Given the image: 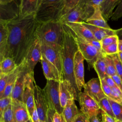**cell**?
Wrapping results in <instances>:
<instances>
[{"label": "cell", "mask_w": 122, "mask_h": 122, "mask_svg": "<svg viewBox=\"0 0 122 122\" xmlns=\"http://www.w3.org/2000/svg\"><path fill=\"white\" fill-rule=\"evenodd\" d=\"M118 42L114 43L102 48V52L107 55L117 54L118 52Z\"/></svg>", "instance_id": "cell-35"}, {"label": "cell", "mask_w": 122, "mask_h": 122, "mask_svg": "<svg viewBox=\"0 0 122 122\" xmlns=\"http://www.w3.org/2000/svg\"><path fill=\"white\" fill-rule=\"evenodd\" d=\"M59 96L61 107L63 109L69 101L77 100L70 84L65 81H60Z\"/></svg>", "instance_id": "cell-19"}, {"label": "cell", "mask_w": 122, "mask_h": 122, "mask_svg": "<svg viewBox=\"0 0 122 122\" xmlns=\"http://www.w3.org/2000/svg\"><path fill=\"white\" fill-rule=\"evenodd\" d=\"M73 122H90L89 119L81 112L77 116Z\"/></svg>", "instance_id": "cell-44"}, {"label": "cell", "mask_w": 122, "mask_h": 122, "mask_svg": "<svg viewBox=\"0 0 122 122\" xmlns=\"http://www.w3.org/2000/svg\"><path fill=\"white\" fill-rule=\"evenodd\" d=\"M102 54L106 65L107 75L112 77L114 75L116 74V67L114 62L111 56L107 55L103 53H102Z\"/></svg>", "instance_id": "cell-30"}, {"label": "cell", "mask_w": 122, "mask_h": 122, "mask_svg": "<svg viewBox=\"0 0 122 122\" xmlns=\"http://www.w3.org/2000/svg\"><path fill=\"white\" fill-rule=\"evenodd\" d=\"M110 56L112 57L116 67V74L119 76L122 81V63L120 61L117 54Z\"/></svg>", "instance_id": "cell-39"}, {"label": "cell", "mask_w": 122, "mask_h": 122, "mask_svg": "<svg viewBox=\"0 0 122 122\" xmlns=\"http://www.w3.org/2000/svg\"><path fill=\"white\" fill-rule=\"evenodd\" d=\"M30 118L32 120V122H37V121L40 120L39 115H38V112H37V110H36V108L35 107L33 112L32 113V115Z\"/></svg>", "instance_id": "cell-50"}, {"label": "cell", "mask_w": 122, "mask_h": 122, "mask_svg": "<svg viewBox=\"0 0 122 122\" xmlns=\"http://www.w3.org/2000/svg\"><path fill=\"white\" fill-rule=\"evenodd\" d=\"M85 22L95 26L106 29H111V27L103 17L98 7H96L94 9V11L92 15L88 18Z\"/></svg>", "instance_id": "cell-25"}, {"label": "cell", "mask_w": 122, "mask_h": 122, "mask_svg": "<svg viewBox=\"0 0 122 122\" xmlns=\"http://www.w3.org/2000/svg\"><path fill=\"white\" fill-rule=\"evenodd\" d=\"M13 114L17 122H26L30 116L23 102L19 101H12Z\"/></svg>", "instance_id": "cell-20"}, {"label": "cell", "mask_w": 122, "mask_h": 122, "mask_svg": "<svg viewBox=\"0 0 122 122\" xmlns=\"http://www.w3.org/2000/svg\"><path fill=\"white\" fill-rule=\"evenodd\" d=\"M80 112L75 103L74 100H70L63 108L62 114L66 122H73Z\"/></svg>", "instance_id": "cell-24"}, {"label": "cell", "mask_w": 122, "mask_h": 122, "mask_svg": "<svg viewBox=\"0 0 122 122\" xmlns=\"http://www.w3.org/2000/svg\"><path fill=\"white\" fill-rule=\"evenodd\" d=\"M59 85V81L47 80L46 85L43 89L47 99L49 109H51L59 113H62L63 109L60 104Z\"/></svg>", "instance_id": "cell-6"}, {"label": "cell", "mask_w": 122, "mask_h": 122, "mask_svg": "<svg viewBox=\"0 0 122 122\" xmlns=\"http://www.w3.org/2000/svg\"><path fill=\"white\" fill-rule=\"evenodd\" d=\"M7 23H0V53L3 57L8 37Z\"/></svg>", "instance_id": "cell-29"}, {"label": "cell", "mask_w": 122, "mask_h": 122, "mask_svg": "<svg viewBox=\"0 0 122 122\" xmlns=\"http://www.w3.org/2000/svg\"><path fill=\"white\" fill-rule=\"evenodd\" d=\"M79 1L80 0H65L61 17L74 8L78 5Z\"/></svg>", "instance_id": "cell-34"}, {"label": "cell", "mask_w": 122, "mask_h": 122, "mask_svg": "<svg viewBox=\"0 0 122 122\" xmlns=\"http://www.w3.org/2000/svg\"><path fill=\"white\" fill-rule=\"evenodd\" d=\"M9 75L2 74L0 77V99L2 97L5 91Z\"/></svg>", "instance_id": "cell-41"}, {"label": "cell", "mask_w": 122, "mask_h": 122, "mask_svg": "<svg viewBox=\"0 0 122 122\" xmlns=\"http://www.w3.org/2000/svg\"></svg>", "instance_id": "cell-59"}, {"label": "cell", "mask_w": 122, "mask_h": 122, "mask_svg": "<svg viewBox=\"0 0 122 122\" xmlns=\"http://www.w3.org/2000/svg\"><path fill=\"white\" fill-rule=\"evenodd\" d=\"M116 35L118 37L119 40L122 41V28L116 30Z\"/></svg>", "instance_id": "cell-51"}, {"label": "cell", "mask_w": 122, "mask_h": 122, "mask_svg": "<svg viewBox=\"0 0 122 122\" xmlns=\"http://www.w3.org/2000/svg\"><path fill=\"white\" fill-rule=\"evenodd\" d=\"M93 67L96 71L100 80L101 81L104 79L105 77L106 76L107 73L106 65L102 53L98 57Z\"/></svg>", "instance_id": "cell-28"}, {"label": "cell", "mask_w": 122, "mask_h": 122, "mask_svg": "<svg viewBox=\"0 0 122 122\" xmlns=\"http://www.w3.org/2000/svg\"><path fill=\"white\" fill-rule=\"evenodd\" d=\"M101 83L102 90L108 98H110L111 94V88H110L109 85L106 83L104 79L101 80Z\"/></svg>", "instance_id": "cell-42"}, {"label": "cell", "mask_w": 122, "mask_h": 122, "mask_svg": "<svg viewBox=\"0 0 122 122\" xmlns=\"http://www.w3.org/2000/svg\"><path fill=\"white\" fill-rule=\"evenodd\" d=\"M116 122H122V121H121L120 120H116Z\"/></svg>", "instance_id": "cell-57"}, {"label": "cell", "mask_w": 122, "mask_h": 122, "mask_svg": "<svg viewBox=\"0 0 122 122\" xmlns=\"http://www.w3.org/2000/svg\"><path fill=\"white\" fill-rule=\"evenodd\" d=\"M78 101L81 108V112L88 119L97 114L101 110L98 103L84 92H79Z\"/></svg>", "instance_id": "cell-10"}, {"label": "cell", "mask_w": 122, "mask_h": 122, "mask_svg": "<svg viewBox=\"0 0 122 122\" xmlns=\"http://www.w3.org/2000/svg\"><path fill=\"white\" fill-rule=\"evenodd\" d=\"M26 122H32V120H31V118L30 117V119H29V120H28Z\"/></svg>", "instance_id": "cell-56"}, {"label": "cell", "mask_w": 122, "mask_h": 122, "mask_svg": "<svg viewBox=\"0 0 122 122\" xmlns=\"http://www.w3.org/2000/svg\"><path fill=\"white\" fill-rule=\"evenodd\" d=\"M122 17V0H121L111 18L112 20H117Z\"/></svg>", "instance_id": "cell-40"}, {"label": "cell", "mask_w": 122, "mask_h": 122, "mask_svg": "<svg viewBox=\"0 0 122 122\" xmlns=\"http://www.w3.org/2000/svg\"><path fill=\"white\" fill-rule=\"evenodd\" d=\"M118 51H122V41L119 40L118 41Z\"/></svg>", "instance_id": "cell-52"}, {"label": "cell", "mask_w": 122, "mask_h": 122, "mask_svg": "<svg viewBox=\"0 0 122 122\" xmlns=\"http://www.w3.org/2000/svg\"><path fill=\"white\" fill-rule=\"evenodd\" d=\"M20 66V70L11 95L12 101H19L22 102L25 75L28 71L24 60Z\"/></svg>", "instance_id": "cell-14"}, {"label": "cell", "mask_w": 122, "mask_h": 122, "mask_svg": "<svg viewBox=\"0 0 122 122\" xmlns=\"http://www.w3.org/2000/svg\"><path fill=\"white\" fill-rule=\"evenodd\" d=\"M119 40L118 37L117 35H113L106 37L101 41L102 48L112 44L118 42Z\"/></svg>", "instance_id": "cell-38"}, {"label": "cell", "mask_w": 122, "mask_h": 122, "mask_svg": "<svg viewBox=\"0 0 122 122\" xmlns=\"http://www.w3.org/2000/svg\"><path fill=\"white\" fill-rule=\"evenodd\" d=\"M2 74L9 75L18 67L14 60L10 57H3L0 61Z\"/></svg>", "instance_id": "cell-27"}, {"label": "cell", "mask_w": 122, "mask_h": 122, "mask_svg": "<svg viewBox=\"0 0 122 122\" xmlns=\"http://www.w3.org/2000/svg\"><path fill=\"white\" fill-rule=\"evenodd\" d=\"M94 8L90 0H80L78 5L68 13L63 16L59 21L64 24L66 22H85L93 14Z\"/></svg>", "instance_id": "cell-5"}, {"label": "cell", "mask_w": 122, "mask_h": 122, "mask_svg": "<svg viewBox=\"0 0 122 122\" xmlns=\"http://www.w3.org/2000/svg\"><path fill=\"white\" fill-rule=\"evenodd\" d=\"M98 104L101 110L106 113L110 116L115 118V116L114 115L112 106L107 97H105L102 99Z\"/></svg>", "instance_id": "cell-31"}, {"label": "cell", "mask_w": 122, "mask_h": 122, "mask_svg": "<svg viewBox=\"0 0 122 122\" xmlns=\"http://www.w3.org/2000/svg\"><path fill=\"white\" fill-rule=\"evenodd\" d=\"M63 38L62 45L61 58L63 80L71 85L74 93L78 101V91L76 85L74 73V58L79 50L75 37L70 29L65 24H62Z\"/></svg>", "instance_id": "cell-2"}, {"label": "cell", "mask_w": 122, "mask_h": 122, "mask_svg": "<svg viewBox=\"0 0 122 122\" xmlns=\"http://www.w3.org/2000/svg\"><path fill=\"white\" fill-rule=\"evenodd\" d=\"M65 0H40L35 15L38 23L59 21L62 16V11Z\"/></svg>", "instance_id": "cell-4"}, {"label": "cell", "mask_w": 122, "mask_h": 122, "mask_svg": "<svg viewBox=\"0 0 122 122\" xmlns=\"http://www.w3.org/2000/svg\"><path fill=\"white\" fill-rule=\"evenodd\" d=\"M40 0H21L20 5V16H27L35 14Z\"/></svg>", "instance_id": "cell-23"}, {"label": "cell", "mask_w": 122, "mask_h": 122, "mask_svg": "<svg viewBox=\"0 0 122 122\" xmlns=\"http://www.w3.org/2000/svg\"><path fill=\"white\" fill-rule=\"evenodd\" d=\"M40 44L42 55L57 68L63 79L62 69V48L52 47L44 43Z\"/></svg>", "instance_id": "cell-9"}, {"label": "cell", "mask_w": 122, "mask_h": 122, "mask_svg": "<svg viewBox=\"0 0 122 122\" xmlns=\"http://www.w3.org/2000/svg\"><path fill=\"white\" fill-rule=\"evenodd\" d=\"M20 66L19 65L12 72L9 74L7 85L2 98L9 97H11L12 91L17 78V76L20 70Z\"/></svg>", "instance_id": "cell-26"}, {"label": "cell", "mask_w": 122, "mask_h": 122, "mask_svg": "<svg viewBox=\"0 0 122 122\" xmlns=\"http://www.w3.org/2000/svg\"><path fill=\"white\" fill-rule=\"evenodd\" d=\"M101 117L102 122H116V119L101 110Z\"/></svg>", "instance_id": "cell-43"}, {"label": "cell", "mask_w": 122, "mask_h": 122, "mask_svg": "<svg viewBox=\"0 0 122 122\" xmlns=\"http://www.w3.org/2000/svg\"><path fill=\"white\" fill-rule=\"evenodd\" d=\"M83 88L84 92L98 103L102 99L107 97L102 90L101 81L99 78L91 79L85 83Z\"/></svg>", "instance_id": "cell-16"}, {"label": "cell", "mask_w": 122, "mask_h": 122, "mask_svg": "<svg viewBox=\"0 0 122 122\" xmlns=\"http://www.w3.org/2000/svg\"><path fill=\"white\" fill-rule=\"evenodd\" d=\"M81 23L90 30L95 39L101 42L103 39L108 36L116 35V30L95 26L86 22H82Z\"/></svg>", "instance_id": "cell-21"}, {"label": "cell", "mask_w": 122, "mask_h": 122, "mask_svg": "<svg viewBox=\"0 0 122 122\" xmlns=\"http://www.w3.org/2000/svg\"><path fill=\"white\" fill-rule=\"evenodd\" d=\"M101 112V110L99 113L95 114L91 118H89V120L90 122H102Z\"/></svg>", "instance_id": "cell-48"}, {"label": "cell", "mask_w": 122, "mask_h": 122, "mask_svg": "<svg viewBox=\"0 0 122 122\" xmlns=\"http://www.w3.org/2000/svg\"><path fill=\"white\" fill-rule=\"evenodd\" d=\"M20 0H0V23H8L17 18Z\"/></svg>", "instance_id": "cell-7"}, {"label": "cell", "mask_w": 122, "mask_h": 122, "mask_svg": "<svg viewBox=\"0 0 122 122\" xmlns=\"http://www.w3.org/2000/svg\"><path fill=\"white\" fill-rule=\"evenodd\" d=\"M41 62L44 75L47 80H53L59 82L63 81L57 68L46 59L42 55Z\"/></svg>", "instance_id": "cell-18"}, {"label": "cell", "mask_w": 122, "mask_h": 122, "mask_svg": "<svg viewBox=\"0 0 122 122\" xmlns=\"http://www.w3.org/2000/svg\"><path fill=\"white\" fill-rule=\"evenodd\" d=\"M108 99L112 106L115 118L116 120L122 121V105H121L109 98Z\"/></svg>", "instance_id": "cell-32"}, {"label": "cell", "mask_w": 122, "mask_h": 122, "mask_svg": "<svg viewBox=\"0 0 122 122\" xmlns=\"http://www.w3.org/2000/svg\"><path fill=\"white\" fill-rule=\"evenodd\" d=\"M64 24L67 26L73 34L80 40H96L90 30L81 22H66Z\"/></svg>", "instance_id": "cell-17"}, {"label": "cell", "mask_w": 122, "mask_h": 122, "mask_svg": "<svg viewBox=\"0 0 122 122\" xmlns=\"http://www.w3.org/2000/svg\"><path fill=\"white\" fill-rule=\"evenodd\" d=\"M12 103L10 97L4 98L0 99V122H2L4 112L7 107Z\"/></svg>", "instance_id": "cell-37"}, {"label": "cell", "mask_w": 122, "mask_h": 122, "mask_svg": "<svg viewBox=\"0 0 122 122\" xmlns=\"http://www.w3.org/2000/svg\"><path fill=\"white\" fill-rule=\"evenodd\" d=\"M121 0H100L98 5L101 12L106 21L109 20L113 12L114 8L117 7Z\"/></svg>", "instance_id": "cell-22"}, {"label": "cell", "mask_w": 122, "mask_h": 122, "mask_svg": "<svg viewBox=\"0 0 122 122\" xmlns=\"http://www.w3.org/2000/svg\"><path fill=\"white\" fill-rule=\"evenodd\" d=\"M84 58L81 52L78 50L74 58L73 73L76 87L79 92L84 88L85 82L84 80Z\"/></svg>", "instance_id": "cell-13"}, {"label": "cell", "mask_w": 122, "mask_h": 122, "mask_svg": "<svg viewBox=\"0 0 122 122\" xmlns=\"http://www.w3.org/2000/svg\"><path fill=\"white\" fill-rule=\"evenodd\" d=\"M35 33L40 43L62 48L63 30L62 24L59 21L38 23Z\"/></svg>", "instance_id": "cell-3"}, {"label": "cell", "mask_w": 122, "mask_h": 122, "mask_svg": "<svg viewBox=\"0 0 122 122\" xmlns=\"http://www.w3.org/2000/svg\"><path fill=\"white\" fill-rule=\"evenodd\" d=\"M37 122H44V121H41V120H39Z\"/></svg>", "instance_id": "cell-58"}, {"label": "cell", "mask_w": 122, "mask_h": 122, "mask_svg": "<svg viewBox=\"0 0 122 122\" xmlns=\"http://www.w3.org/2000/svg\"><path fill=\"white\" fill-rule=\"evenodd\" d=\"M53 122H66L62 113L55 112L53 115Z\"/></svg>", "instance_id": "cell-45"}, {"label": "cell", "mask_w": 122, "mask_h": 122, "mask_svg": "<svg viewBox=\"0 0 122 122\" xmlns=\"http://www.w3.org/2000/svg\"><path fill=\"white\" fill-rule=\"evenodd\" d=\"M55 112L51 109H49L47 113L45 122H53V115Z\"/></svg>", "instance_id": "cell-49"}, {"label": "cell", "mask_w": 122, "mask_h": 122, "mask_svg": "<svg viewBox=\"0 0 122 122\" xmlns=\"http://www.w3.org/2000/svg\"><path fill=\"white\" fill-rule=\"evenodd\" d=\"M42 53L39 41L36 39L31 47L24 60L28 72L34 73V69L36 64L41 60Z\"/></svg>", "instance_id": "cell-15"}, {"label": "cell", "mask_w": 122, "mask_h": 122, "mask_svg": "<svg viewBox=\"0 0 122 122\" xmlns=\"http://www.w3.org/2000/svg\"><path fill=\"white\" fill-rule=\"evenodd\" d=\"M2 75V71L1 69V65H0V76Z\"/></svg>", "instance_id": "cell-54"}, {"label": "cell", "mask_w": 122, "mask_h": 122, "mask_svg": "<svg viewBox=\"0 0 122 122\" xmlns=\"http://www.w3.org/2000/svg\"><path fill=\"white\" fill-rule=\"evenodd\" d=\"M3 58V56L1 55V54L0 53V61H1V60H2V59Z\"/></svg>", "instance_id": "cell-55"}, {"label": "cell", "mask_w": 122, "mask_h": 122, "mask_svg": "<svg viewBox=\"0 0 122 122\" xmlns=\"http://www.w3.org/2000/svg\"><path fill=\"white\" fill-rule=\"evenodd\" d=\"M104 79L105 81H106V83L109 85V86L110 88H112L113 87L117 86L115 81H114V80H113V79L112 78V77L106 75V76L105 77Z\"/></svg>", "instance_id": "cell-46"}, {"label": "cell", "mask_w": 122, "mask_h": 122, "mask_svg": "<svg viewBox=\"0 0 122 122\" xmlns=\"http://www.w3.org/2000/svg\"><path fill=\"white\" fill-rule=\"evenodd\" d=\"M35 83L34 73L27 72L25 78L22 102L25 104L30 117L32 116L35 107L34 99V89Z\"/></svg>", "instance_id": "cell-8"}, {"label": "cell", "mask_w": 122, "mask_h": 122, "mask_svg": "<svg viewBox=\"0 0 122 122\" xmlns=\"http://www.w3.org/2000/svg\"><path fill=\"white\" fill-rule=\"evenodd\" d=\"M109 99L122 105V92L117 86L111 88V97Z\"/></svg>", "instance_id": "cell-33"}, {"label": "cell", "mask_w": 122, "mask_h": 122, "mask_svg": "<svg viewBox=\"0 0 122 122\" xmlns=\"http://www.w3.org/2000/svg\"><path fill=\"white\" fill-rule=\"evenodd\" d=\"M74 37L78 45L79 51L82 54L84 60L86 61L89 64V67H93L98 57L102 54V51L94 46L81 41L78 40L75 36Z\"/></svg>", "instance_id": "cell-12"}, {"label": "cell", "mask_w": 122, "mask_h": 122, "mask_svg": "<svg viewBox=\"0 0 122 122\" xmlns=\"http://www.w3.org/2000/svg\"><path fill=\"white\" fill-rule=\"evenodd\" d=\"M117 55H118V58H119L120 61L122 63V51H119L117 53Z\"/></svg>", "instance_id": "cell-53"}, {"label": "cell", "mask_w": 122, "mask_h": 122, "mask_svg": "<svg viewBox=\"0 0 122 122\" xmlns=\"http://www.w3.org/2000/svg\"><path fill=\"white\" fill-rule=\"evenodd\" d=\"M2 122H17L13 114L12 104H10L5 109Z\"/></svg>", "instance_id": "cell-36"}, {"label": "cell", "mask_w": 122, "mask_h": 122, "mask_svg": "<svg viewBox=\"0 0 122 122\" xmlns=\"http://www.w3.org/2000/svg\"><path fill=\"white\" fill-rule=\"evenodd\" d=\"M35 15L19 16L7 24L8 37L3 57L11 58L17 66L24 61L36 39L35 31L38 23Z\"/></svg>", "instance_id": "cell-1"}, {"label": "cell", "mask_w": 122, "mask_h": 122, "mask_svg": "<svg viewBox=\"0 0 122 122\" xmlns=\"http://www.w3.org/2000/svg\"><path fill=\"white\" fill-rule=\"evenodd\" d=\"M112 78L115 81L117 86L121 90L122 92V81L120 79V78L119 77V76L116 74L112 76Z\"/></svg>", "instance_id": "cell-47"}, {"label": "cell", "mask_w": 122, "mask_h": 122, "mask_svg": "<svg viewBox=\"0 0 122 122\" xmlns=\"http://www.w3.org/2000/svg\"><path fill=\"white\" fill-rule=\"evenodd\" d=\"M34 99L40 120L45 122L49 106L47 99L43 89L36 83L34 89Z\"/></svg>", "instance_id": "cell-11"}]
</instances>
